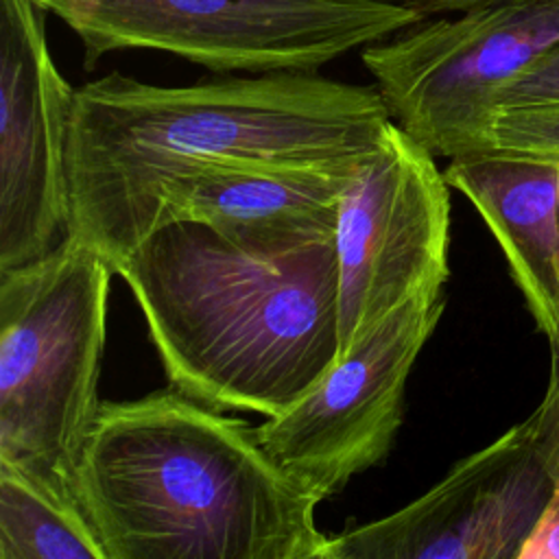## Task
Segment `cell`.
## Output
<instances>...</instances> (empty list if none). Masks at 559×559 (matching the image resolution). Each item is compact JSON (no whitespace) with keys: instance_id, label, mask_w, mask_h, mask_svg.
<instances>
[{"instance_id":"cell-1","label":"cell","mask_w":559,"mask_h":559,"mask_svg":"<svg viewBox=\"0 0 559 559\" xmlns=\"http://www.w3.org/2000/svg\"><path fill=\"white\" fill-rule=\"evenodd\" d=\"M391 116L376 85L277 70L164 87L120 72L74 92L70 236L114 269L159 223L164 190L210 166L343 170L371 155Z\"/></svg>"},{"instance_id":"cell-2","label":"cell","mask_w":559,"mask_h":559,"mask_svg":"<svg viewBox=\"0 0 559 559\" xmlns=\"http://www.w3.org/2000/svg\"><path fill=\"white\" fill-rule=\"evenodd\" d=\"M114 273L131 288L170 386L207 406L275 417L338 360L334 236L251 245L170 221Z\"/></svg>"},{"instance_id":"cell-3","label":"cell","mask_w":559,"mask_h":559,"mask_svg":"<svg viewBox=\"0 0 559 559\" xmlns=\"http://www.w3.org/2000/svg\"><path fill=\"white\" fill-rule=\"evenodd\" d=\"M70 502L107 559H290L325 539L255 428L175 389L100 404Z\"/></svg>"},{"instance_id":"cell-4","label":"cell","mask_w":559,"mask_h":559,"mask_svg":"<svg viewBox=\"0 0 559 559\" xmlns=\"http://www.w3.org/2000/svg\"><path fill=\"white\" fill-rule=\"evenodd\" d=\"M111 275L76 236L39 262L0 271V472L63 502L103 404Z\"/></svg>"},{"instance_id":"cell-5","label":"cell","mask_w":559,"mask_h":559,"mask_svg":"<svg viewBox=\"0 0 559 559\" xmlns=\"http://www.w3.org/2000/svg\"><path fill=\"white\" fill-rule=\"evenodd\" d=\"M83 44L85 68L151 48L218 74L321 66L424 22L384 0H35Z\"/></svg>"},{"instance_id":"cell-6","label":"cell","mask_w":559,"mask_h":559,"mask_svg":"<svg viewBox=\"0 0 559 559\" xmlns=\"http://www.w3.org/2000/svg\"><path fill=\"white\" fill-rule=\"evenodd\" d=\"M559 44V0H526L408 26L362 48L391 120L435 157L491 148L496 100Z\"/></svg>"},{"instance_id":"cell-7","label":"cell","mask_w":559,"mask_h":559,"mask_svg":"<svg viewBox=\"0 0 559 559\" xmlns=\"http://www.w3.org/2000/svg\"><path fill=\"white\" fill-rule=\"evenodd\" d=\"M435 155L393 120L338 197V338L347 354L415 295L443 293L450 192Z\"/></svg>"},{"instance_id":"cell-8","label":"cell","mask_w":559,"mask_h":559,"mask_svg":"<svg viewBox=\"0 0 559 559\" xmlns=\"http://www.w3.org/2000/svg\"><path fill=\"white\" fill-rule=\"evenodd\" d=\"M443 293H421L386 314L258 439L273 463L319 502L391 450L408 373L443 314Z\"/></svg>"},{"instance_id":"cell-9","label":"cell","mask_w":559,"mask_h":559,"mask_svg":"<svg viewBox=\"0 0 559 559\" xmlns=\"http://www.w3.org/2000/svg\"><path fill=\"white\" fill-rule=\"evenodd\" d=\"M35 0H0V271L70 238L68 133L74 92L46 41Z\"/></svg>"},{"instance_id":"cell-10","label":"cell","mask_w":559,"mask_h":559,"mask_svg":"<svg viewBox=\"0 0 559 559\" xmlns=\"http://www.w3.org/2000/svg\"><path fill=\"white\" fill-rule=\"evenodd\" d=\"M552 493L533 413L406 507L349 528L341 559H509Z\"/></svg>"},{"instance_id":"cell-11","label":"cell","mask_w":559,"mask_h":559,"mask_svg":"<svg viewBox=\"0 0 559 559\" xmlns=\"http://www.w3.org/2000/svg\"><path fill=\"white\" fill-rule=\"evenodd\" d=\"M483 216L502 247L539 332L559 338V164L518 151H480L450 159L443 170Z\"/></svg>"},{"instance_id":"cell-12","label":"cell","mask_w":559,"mask_h":559,"mask_svg":"<svg viewBox=\"0 0 559 559\" xmlns=\"http://www.w3.org/2000/svg\"><path fill=\"white\" fill-rule=\"evenodd\" d=\"M356 166L343 170L210 166L164 190L157 227L170 221H199L251 245L328 238L334 236L338 197Z\"/></svg>"},{"instance_id":"cell-13","label":"cell","mask_w":559,"mask_h":559,"mask_svg":"<svg viewBox=\"0 0 559 559\" xmlns=\"http://www.w3.org/2000/svg\"><path fill=\"white\" fill-rule=\"evenodd\" d=\"M0 559H107L72 502L0 472Z\"/></svg>"},{"instance_id":"cell-14","label":"cell","mask_w":559,"mask_h":559,"mask_svg":"<svg viewBox=\"0 0 559 559\" xmlns=\"http://www.w3.org/2000/svg\"><path fill=\"white\" fill-rule=\"evenodd\" d=\"M535 153L559 159V103L498 109L491 124V148Z\"/></svg>"},{"instance_id":"cell-15","label":"cell","mask_w":559,"mask_h":559,"mask_svg":"<svg viewBox=\"0 0 559 559\" xmlns=\"http://www.w3.org/2000/svg\"><path fill=\"white\" fill-rule=\"evenodd\" d=\"M539 103H559V44L502 90L496 111Z\"/></svg>"},{"instance_id":"cell-16","label":"cell","mask_w":559,"mask_h":559,"mask_svg":"<svg viewBox=\"0 0 559 559\" xmlns=\"http://www.w3.org/2000/svg\"><path fill=\"white\" fill-rule=\"evenodd\" d=\"M395 7L408 9L421 20L430 15H441V13H467L474 9H485V7H496V4H511V2H526V0H384Z\"/></svg>"},{"instance_id":"cell-17","label":"cell","mask_w":559,"mask_h":559,"mask_svg":"<svg viewBox=\"0 0 559 559\" xmlns=\"http://www.w3.org/2000/svg\"><path fill=\"white\" fill-rule=\"evenodd\" d=\"M535 526L544 539L550 559H559V487H552L550 500Z\"/></svg>"},{"instance_id":"cell-18","label":"cell","mask_w":559,"mask_h":559,"mask_svg":"<svg viewBox=\"0 0 559 559\" xmlns=\"http://www.w3.org/2000/svg\"><path fill=\"white\" fill-rule=\"evenodd\" d=\"M509 559H550L537 526H533V531L520 542V546L513 550Z\"/></svg>"},{"instance_id":"cell-19","label":"cell","mask_w":559,"mask_h":559,"mask_svg":"<svg viewBox=\"0 0 559 559\" xmlns=\"http://www.w3.org/2000/svg\"><path fill=\"white\" fill-rule=\"evenodd\" d=\"M301 559H341V557L332 544V537H325L321 544L310 548Z\"/></svg>"},{"instance_id":"cell-20","label":"cell","mask_w":559,"mask_h":559,"mask_svg":"<svg viewBox=\"0 0 559 559\" xmlns=\"http://www.w3.org/2000/svg\"><path fill=\"white\" fill-rule=\"evenodd\" d=\"M304 555H306V552H304ZM304 555H299V557H290V559H301V557H304Z\"/></svg>"},{"instance_id":"cell-21","label":"cell","mask_w":559,"mask_h":559,"mask_svg":"<svg viewBox=\"0 0 559 559\" xmlns=\"http://www.w3.org/2000/svg\"><path fill=\"white\" fill-rule=\"evenodd\" d=\"M557 164H559V159H557Z\"/></svg>"}]
</instances>
